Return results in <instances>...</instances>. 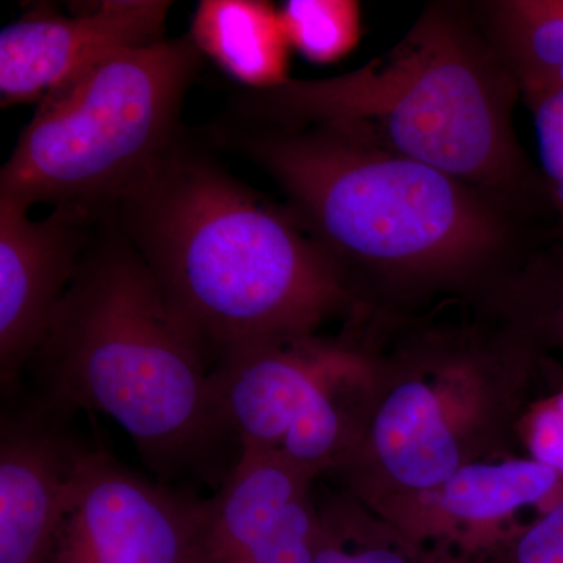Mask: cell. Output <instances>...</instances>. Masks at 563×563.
Instances as JSON below:
<instances>
[{"label":"cell","mask_w":563,"mask_h":563,"mask_svg":"<svg viewBox=\"0 0 563 563\" xmlns=\"http://www.w3.org/2000/svg\"><path fill=\"white\" fill-rule=\"evenodd\" d=\"M242 144L377 320L476 309L554 243L461 180L325 125L258 121Z\"/></svg>","instance_id":"obj_1"},{"label":"cell","mask_w":563,"mask_h":563,"mask_svg":"<svg viewBox=\"0 0 563 563\" xmlns=\"http://www.w3.org/2000/svg\"><path fill=\"white\" fill-rule=\"evenodd\" d=\"M109 211L211 368L246 344L368 317L288 207L180 140Z\"/></svg>","instance_id":"obj_2"},{"label":"cell","mask_w":563,"mask_h":563,"mask_svg":"<svg viewBox=\"0 0 563 563\" xmlns=\"http://www.w3.org/2000/svg\"><path fill=\"white\" fill-rule=\"evenodd\" d=\"M27 369L66 409L117 422L163 484L218 490L242 457L206 351L121 229L88 246Z\"/></svg>","instance_id":"obj_3"},{"label":"cell","mask_w":563,"mask_h":563,"mask_svg":"<svg viewBox=\"0 0 563 563\" xmlns=\"http://www.w3.org/2000/svg\"><path fill=\"white\" fill-rule=\"evenodd\" d=\"M521 88L472 3H429L383 57L344 76L254 91L252 120L325 125L439 169L554 231L539 165L521 146Z\"/></svg>","instance_id":"obj_4"},{"label":"cell","mask_w":563,"mask_h":563,"mask_svg":"<svg viewBox=\"0 0 563 563\" xmlns=\"http://www.w3.org/2000/svg\"><path fill=\"white\" fill-rule=\"evenodd\" d=\"M440 313V312H439ZM376 320V390L357 446L329 479L369 509L432 490L472 463L514 455L550 355L465 309Z\"/></svg>","instance_id":"obj_5"},{"label":"cell","mask_w":563,"mask_h":563,"mask_svg":"<svg viewBox=\"0 0 563 563\" xmlns=\"http://www.w3.org/2000/svg\"><path fill=\"white\" fill-rule=\"evenodd\" d=\"M201 55L191 35L121 49L55 88L2 168L0 198L109 211L179 141Z\"/></svg>","instance_id":"obj_6"},{"label":"cell","mask_w":563,"mask_h":563,"mask_svg":"<svg viewBox=\"0 0 563 563\" xmlns=\"http://www.w3.org/2000/svg\"><path fill=\"white\" fill-rule=\"evenodd\" d=\"M372 318L328 336H279L222 355L211 383L242 451L272 455L314 481L339 472L361 440L376 390Z\"/></svg>","instance_id":"obj_7"},{"label":"cell","mask_w":563,"mask_h":563,"mask_svg":"<svg viewBox=\"0 0 563 563\" xmlns=\"http://www.w3.org/2000/svg\"><path fill=\"white\" fill-rule=\"evenodd\" d=\"M203 498L90 450L74 473L47 563H195Z\"/></svg>","instance_id":"obj_8"},{"label":"cell","mask_w":563,"mask_h":563,"mask_svg":"<svg viewBox=\"0 0 563 563\" xmlns=\"http://www.w3.org/2000/svg\"><path fill=\"white\" fill-rule=\"evenodd\" d=\"M563 499V474L531 455L459 470L432 490L374 507L432 563H484Z\"/></svg>","instance_id":"obj_9"},{"label":"cell","mask_w":563,"mask_h":563,"mask_svg":"<svg viewBox=\"0 0 563 563\" xmlns=\"http://www.w3.org/2000/svg\"><path fill=\"white\" fill-rule=\"evenodd\" d=\"M0 418V563H47L63 504L90 448L76 412L40 390L3 396Z\"/></svg>","instance_id":"obj_10"},{"label":"cell","mask_w":563,"mask_h":563,"mask_svg":"<svg viewBox=\"0 0 563 563\" xmlns=\"http://www.w3.org/2000/svg\"><path fill=\"white\" fill-rule=\"evenodd\" d=\"M27 207L0 198V387L21 388L58 303L87 252L90 211L55 207L33 221Z\"/></svg>","instance_id":"obj_11"},{"label":"cell","mask_w":563,"mask_h":563,"mask_svg":"<svg viewBox=\"0 0 563 563\" xmlns=\"http://www.w3.org/2000/svg\"><path fill=\"white\" fill-rule=\"evenodd\" d=\"M317 484L279 459L242 451L228 479L203 498L195 563H312Z\"/></svg>","instance_id":"obj_12"},{"label":"cell","mask_w":563,"mask_h":563,"mask_svg":"<svg viewBox=\"0 0 563 563\" xmlns=\"http://www.w3.org/2000/svg\"><path fill=\"white\" fill-rule=\"evenodd\" d=\"M172 2L107 0L73 16L29 11L0 33L2 107L43 101L109 54L165 41Z\"/></svg>","instance_id":"obj_13"},{"label":"cell","mask_w":563,"mask_h":563,"mask_svg":"<svg viewBox=\"0 0 563 563\" xmlns=\"http://www.w3.org/2000/svg\"><path fill=\"white\" fill-rule=\"evenodd\" d=\"M196 47L254 91L288 81L287 33L279 10L261 0H203L190 33Z\"/></svg>","instance_id":"obj_14"},{"label":"cell","mask_w":563,"mask_h":563,"mask_svg":"<svg viewBox=\"0 0 563 563\" xmlns=\"http://www.w3.org/2000/svg\"><path fill=\"white\" fill-rule=\"evenodd\" d=\"M481 20L520 84L521 101L563 88V0H485Z\"/></svg>","instance_id":"obj_15"},{"label":"cell","mask_w":563,"mask_h":563,"mask_svg":"<svg viewBox=\"0 0 563 563\" xmlns=\"http://www.w3.org/2000/svg\"><path fill=\"white\" fill-rule=\"evenodd\" d=\"M543 354L563 351V251L548 244L479 307Z\"/></svg>","instance_id":"obj_16"},{"label":"cell","mask_w":563,"mask_h":563,"mask_svg":"<svg viewBox=\"0 0 563 563\" xmlns=\"http://www.w3.org/2000/svg\"><path fill=\"white\" fill-rule=\"evenodd\" d=\"M317 495L320 536L312 563H432L350 493L324 488Z\"/></svg>","instance_id":"obj_17"},{"label":"cell","mask_w":563,"mask_h":563,"mask_svg":"<svg viewBox=\"0 0 563 563\" xmlns=\"http://www.w3.org/2000/svg\"><path fill=\"white\" fill-rule=\"evenodd\" d=\"M279 13L290 46L314 63L340 60L361 40V9L350 0H290Z\"/></svg>","instance_id":"obj_18"},{"label":"cell","mask_w":563,"mask_h":563,"mask_svg":"<svg viewBox=\"0 0 563 563\" xmlns=\"http://www.w3.org/2000/svg\"><path fill=\"white\" fill-rule=\"evenodd\" d=\"M532 114L539 169L554 217L555 246L563 251V88L523 99Z\"/></svg>","instance_id":"obj_19"},{"label":"cell","mask_w":563,"mask_h":563,"mask_svg":"<svg viewBox=\"0 0 563 563\" xmlns=\"http://www.w3.org/2000/svg\"><path fill=\"white\" fill-rule=\"evenodd\" d=\"M484 563H563V499Z\"/></svg>","instance_id":"obj_20"},{"label":"cell","mask_w":563,"mask_h":563,"mask_svg":"<svg viewBox=\"0 0 563 563\" xmlns=\"http://www.w3.org/2000/svg\"><path fill=\"white\" fill-rule=\"evenodd\" d=\"M526 435L533 444L531 457L563 474V391L532 404L521 429Z\"/></svg>","instance_id":"obj_21"}]
</instances>
